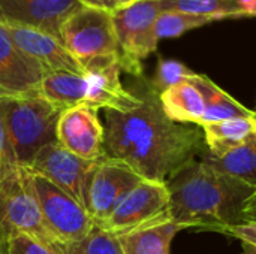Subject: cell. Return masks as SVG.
<instances>
[{"mask_svg":"<svg viewBox=\"0 0 256 254\" xmlns=\"http://www.w3.org/2000/svg\"><path fill=\"white\" fill-rule=\"evenodd\" d=\"M140 105L129 111H105L106 157L120 160L141 178L165 183L206 150L200 126L171 121L160 105L159 93L146 76L130 90Z\"/></svg>","mask_w":256,"mask_h":254,"instance_id":"1","label":"cell"},{"mask_svg":"<svg viewBox=\"0 0 256 254\" xmlns=\"http://www.w3.org/2000/svg\"><path fill=\"white\" fill-rule=\"evenodd\" d=\"M170 219L183 229L220 234L244 223V205L255 190L196 159L166 181Z\"/></svg>","mask_w":256,"mask_h":254,"instance_id":"2","label":"cell"},{"mask_svg":"<svg viewBox=\"0 0 256 254\" xmlns=\"http://www.w3.org/2000/svg\"><path fill=\"white\" fill-rule=\"evenodd\" d=\"M64 109L39 93L4 97V121L20 166L27 168L46 145L57 142V121Z\"/></svg>","mask_w":256,"mask_h":254,"instance_id":"3","label":"cell"},{"mask_svg":"<svg viewBox=\"0 0 256 254\" xmlns=\"http://www.w3.org/2000/svg\"><path fill=\"white\" fill-rule=\"evenodd\" d=\"M159 13L160 0H136L112 12L122 72L134 78L144 76L142 61L158 49L159 43L154 30Z\"/></svg>","mask_w":256,"mask_h":254,"instance_id":"4","label":"cell"},{"mask_svg":"<svg viewBox=\"0 0 256 254\" xmlns=\"http://www.w3.org/2000/svg\"><path fill=\"white\" fill-rule=\"evenodd\" d=\"M60 39L82 67L96 58H120L112 12L105 9L80 6L62 22Z\"/></svg>","mask_w":256,"mask_h":254,"instance_id":"5","label":"cell"},{"mask_svg":"<svg viewBox=\"0 0 256 254\" xmlns=\"http://www.w3.org/2000/svg\"><path fill=\"white\" fill-rule=\"evenodd\" d=\"M27 172L51 240L58 244H70L84 240L96 226L87 208L46 178L28 169Z\"/></svg>","mask_w":256,"mask_h":254,"instance_id":"6","label":"cell"},{"mask_svg":"<svg viewBox=\"0 0 256 254\" xmlns=\"http://www.w3.org/2000/svg\"><path fill=\"white\" fill-rule=\"evenodd\" d=\"M32 235L52 241L42 220L36 195L26 168L0 184V250L4 254L8 241L15 235Z\"/></svg>","mask_w":256,"mask_h":254,"instance_id":"7","label":"cell"},{"mask_svg":"<svg viewBox=\"0 0 256 254\" xmlns=\"http://www.w3.org/2000/svg\"><path fill=\"white\" fill-rule=\"evenodd\" d=\"M168 205L170 193L166 184L142 180L124 196L116 210L96 226L111 235L122 237L164 219H170Z\"/></svg>","mask_w":256,"mask_h":254,"instance_id":"8","label":"cell"},{"mask_svg":"<svg viewBox=\"0 0 256 254\" xmlns=\"http://www.w3.org/2000/svg\"><path fill=\"white\" fill-rule=\"evenodd\" d=\"M98 162L99 160H84L54 142L44 147L27 169L46 178L86 207L88 181Z\"/></svg>","mask_w":256,"mask_h":254,"instance_id":"9","label":"cell"},{"mask_svg":"<svg viewBox=\"0 0 256 254\" xmlns=\"http://www.w3.org/2000/svg\"><path fill=\"white\" fill-rule=\"evenodd\" d=\"M142 180L144 178L126 163L106 156L102 157L98 162L87 187L86 208L94 223L98 225L105 220L124 196Z\"/></svg>","mask_w":256,"mask_h":254,"instance_id":"10","label":"cell"},{"mask_svg":"<svg viewBox=\"0 0 256 254\" xmlns=\"http://www.w3.org/2000/svg\"><path fill=\"white\" fill-rule=\"evenodd\" d=\"M57 144L84 160H100L105 157V129L99 120L98 109L88 105H76L62 112L57 129Z\"/></svg>","mask_w":256,"mask_h":254,"instance_id":"11","label":"cell"},{"mask_svg":"<svg viewBox=\"0 0 256 254\" xmlns=\"http://www.w3.org/2000/svg\"><path fill=\"white\" fill-rule=\"evenodd\" d=\"M84 75L88 85L84 105L98 111H129L140 105V97L122 84L118 57H104L87 63Z\"/></svg>","mask_w":256,"mask_h":254,"instance_id":"12","label":"cell"},{"mask_svg":"<svg viewBox=\"0 0 256 254\" xmlns=\"http://www.w3.org/2000/svg\"><path fill=\"white\" fill-rule=\"evenodd\" d=\"M80 6L78 0H0V25L33 27L60 37L62 22Z\"/></svg>","mask_w":256,"mask_h":254,"instance_id":"13","label":"cell"},{"mask_svg":"<svg viewBox=\"0 0 256 254\" xmlns=\"http://www.w3.org/2000/svg\"><path fill=\"white\" fill-rule=\"evenodd\" d=\"M14 43L34 61H38L45 73L72 72L84 73L82 64L68 51L60 37L33 27L2 25Z\"/></svg>","mask_w":256,"mask_h":254,"instance_id":"14","label":"cell"},{"mask_svg":"<svg viewBox=\"0 0 256 254\" xmlns=\"http://www.w3.org/2000/svg\"><path fill=\"white\" fill-rule=\"evenodd\" d=\"M45 75L42 66L24 54L0 25V97L39 93Z\"/></svg>","mask_w":256,"mask_h":254,"instance_id":"15","label":"cell"},{"mask_svg":"<svg viewBox=\"0 0 256 254\" xmlns=\"http://www.w3.org/2000/svg\"><path fill=\"white\" fill-rule=\"evenodd\" d=\"M201 130L207 153L220 157L231 150L256 139V115L202 124Z\"/></svg>","mask_w":256,"mask_h":254,"instance_id":"16","label":"cell"},{"mask_svg":"<svg viewBox=\"0 0 256 254\" xmlns=\"http://www.w3.org/2000/svg\"><path fill=\"white\" fill-rule=\"evenodd\" d=\"M165 115L178 124L201 126L206 103L201 91L192 81H183L159 94Z\"/></svg>","mask_w":256,"mask_h":254,"instance_id":"17","label":"cell"},{"mask_svg":"<svg viewBox=\"0 0 256 254\" xmlns=\"http://www.w3.org/2000/svg\"><path fill=\"white\" fill-rule=\"evenodd\" d=\"M184 231L171 219H164L146 228L118 237L124 254H171L176 235Z\"/></svg>","mask_w":256,"mask_h":254,"instance_id":"18","label":"cell"},{"mask_svg":"<svg viewBox=\"0 0 256 254\" xmlns=\"http://www.w3.org/2000/svg\"><path fill=\"white\" fill-rule=\"evenodd\" d=\"M189 81H192L198 87V90L201 91V94L204 97L206 112H204L201 126L208 124V123L230 120V118H237V117L256 115L254 109H249L244 105H242L237 99H234L230 93L222 90L207 75L195 73Z\"/></svg>","mask_w":256,"mask_h":254,"instance_id":"19","label":"cell"},{"mask_svg":"<svg viewBox=\"0 0 256 254\" xmlns=\"http://www.w3.org/2000/svg\"><path fill=\"white\" fill-rule=\"evenodd\" d=\"M87 88L88 85L84 73L54 72L44 76L39 94L51 103L68 109L86 103Z\"/></svg>","mask_w":256,"mask_h":254,"instance_id":"20","label":"cell"},{"mask_svg":"<svg viewBox=\"0 0 256 254\" xmlns=\"http://www.w3.org/2000/svg\"><path fill=\"white\" fill-rule=\"evenodd\" d=\"M200 160L230 177L256 187V139L231 150L220 157H214L204 150Z\"/></svg>","mask_w":256,"mask_h":254,"instance_id":"21","label":"cell"},{"mask_svg":"<svg viewBox=\"0 0 256 254\" xmlns=\"http://www.w3.org/2000/svg\"><path fill=\"white\" fill-rule=\"evenodd\" d=\"M162 10L214 16L220 21L246 16L238 0H160Z\"/></svg>","mask_w":256,"mask_h":254,"instance_id":"22","label":"cell"},{"mask_svg":"<svg viewBox=\"0 0 256 254\" xmlns=\"http://www.w3.org/2000/svg\"><path fill=\"white\" fill-rule=\"evenodd\" d=\"M220 21L214 16H204V15H194L184 12H174V10H162L156 19V36L158 39L165 37H178L186 31L204 27L207 24Z\"/></svg>","mask_w":256,"mask_h":254,"instance_id":"23","label":"cell"},{"mask_svg":"<svg viewBox=\"0 0 256 254\" xmlns=\"http://www.w3.org/2000/svg\"><path fill=\"white\" fill-rule=\"evenodd\" d=\"M56 244L62 254H124L118 237L111 235L98 226H94V229L81 241Z\"/></svg>","mask_w":256,"mask_h":254,"instance_id":"24","label":"cell"},{"mask_svg":"<svg viewBox=\"0 0 256 254\" xmlns=\"http://www.w3.org/2000/svg\"><path fill=\"white\" fill-rule=\"evenodd\" d=\"M195 73L196 72H194L186 64H183L177 60L159 58L156 73L150 79V84L160 94L162 91H165L183 81H189Z\"/></svg>","mask_w":256,"mask_h":254,"instance_id":"25","label":"cell"},{"mask_svg":"<svg viewBox=\"0 0 256 254\" xmlns=\"http://www.w3.org/2000/svg\"><path fill=\"white\" fill-rule=\"evenodd\" d=\"M22 166L18 165L4 121V97H0V184L14 177Z\"/></svg>","mask_w":256,"mask_h":254,"instance_id":"26","label":"cell"},{"mask_svg":"<svg viewBox=\"0 0 256 254\" xmlns=\"http://www.w3.org/2000/svg\"><path fill=\"white\" fill-rule=\"evenodd\" d=\"M4 254H62L54 241H44L32 235L12 237L4 249Z\"/></svg>","mask_w":256,"mask_h":254,"instance_id":"27","label":"cell"},{"mask_svg":"<svg viewBox=\"0 0 256 254\" xmlns=\"http://www.w3.org/2000/svg\"><path fill=\"white\" fill-rule=\"evenodd\" d=\"M220 234L226 235V237H232L236 240H238L242 244H248L250 247L256 249V223H240L236 226H230L226 229H224Z\"/></svg>","mask_w":256,"mask_h":254,"instance_id":"28","label":"cell"},{"mask_svg":"<svg viewBox=\"0 0 256 254\" xmlns=\"http://www.w3.org/2000/svg\"><path fill=\"white\" fill-rule=\"evenodd\" d=\"M136 0H81L80 3L84 6H92L98 9H105L108 12H116L123 7H128L129 4L135 3Z\"/></svg>","mask_w":256,"mask_h":254,"instance_id":"29","label":"cell"},{"mask_svg":"<svg viewBox=\"0 0 256 254\" xmlns=\"http://www.w3.org/2000/svg\"><path fill=\"white\" fill-rule=\"evenodd\" d=\"M243 219H244V222L256 223V187L255 190H254V193L250 195V198L248 199L246 205H244Z\"/></svg>","mask_w":256,"mask_h":254,"instance_id":"30","label":"cell"},{"mask_svg":"<svg viewBox=\"0 0 256 254\" xmlns=\"http://www.w3.org/2000/svg\"><path fill=\"white\" fill-rule=\"evenodd\" d=\"M246 18L249 16H256V0H238Z\"/></svg>","mask_w":256,"mask_h":254,"instance_id":"31","label":"cell"},{"mask_svg":"<svg viewBox=\"0 0 256 254\" xmlns=\"http://www.w3.org/2000/svg\"><path fill=\"white\" fill-rule=\"evenodd\" d=\"M243 246V252L244 254H256V249L254 247H250V246H248V244H242Z\"/></svg>","mask_w":256,"mask_h":254,"instance_id":"32","label":"cell"},{"mask_svg":"<svg viewBox=\"0 0 256 254\" xmlns=\"http://www.w3.org/2000/svg\"><path fill=\"white\" fill-rule=\"evenodd\" d=\"M0 254H3V253H2V250H0Z\"/></svg>","mask_w":256,"mask_h":254,"instance_id":"33","label":"cell"},{"mask_svg":"<svg viewBox=\"0 0 256 254\" xmlns=\"http://www.w3.org/2000/svg\"><path fill=\"white\" fill-rule=\"evenodd\" d=\"M254 111H255V114H256V109H254Z\"/></svg>","mask_w":256,"mask_h":254,"instance_id":"34","label":"cell"},{"mask_svg":"<svg viewBox=\"0 0 256 254\" xmlns=\"http://www.w3.org/2000/svg\"><path fill=\"white\" fill-rule=\"evenodd\" d=\"M78 1H81V0H78Z\"/></svg>","mask_w":256,"mask_h":254,"instance_id":"35","label":"cell"}]
</instances>
